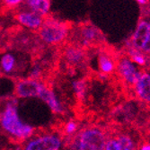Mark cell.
Masks as SVG:
<instances>
[{"label":"cell","mask_w":150,"mask_h":150,"mask_svg":"<svg viewBox=\"0 0 150 150\" xmlns=\"http://www.w3.org/2000/svg\"><path fill=\"white\" fill-rule=\"evenodd\" d=\"M64 129H65V133L67 134V136H72L77 130V124L76 123L75 121L70 120V121L67 122V123H66Z\"/></svg>","instance_id":"17"},{"label":"cell","mask_w":150,"mask_h":150,"mask_svg":"<svg viewBox=\"0 0 150 150\" xmlns=\"http://www.w3.org/2000/svg\"><path fill=\"white\" fill-rule=\"evenodd\" d=\"M106 136L98 128H88L81 131L73 141L72 150H104Z\"/></svg>","instance_id":"3"},{"label":"cell","mask_w":150,"mask_h":150,"mask_svg":"<svg viewBox=\"0 0 150 150\" xmlns=\"http://www.w3.org/2000/svg\"><path fill=\"white\" fill-rule=\"evenodd\" d=\"M135 89L141 100L150 103V75L147 73L140 74L139 78L135 84Z\"/></svg>","instance_id":"10"},{"label":"cell","mask_w":150,"mask_h":150,"mask_svg":"<svg viewBox=\"0 0 150 150\" xmlns=\"http://www.w3.org/2000/svg\"><path fill=\"white\" fill-rule=\"evenodd\" d=\"M139 3H140V4H146V1H141V0H139V1H138Z\"/></svg>","instance_id":"23"},{"label":"cell","mask_w":150,"mask_h":150,"mask_svg":"<svg viewBox=\"0 0 150 150\" xmlns=\"http://www.w3.org/2000/svg\"><path fill=\"white\" fill-rule=\"evenodd\" d=\"M130 57L132 58V60H131L132 62H135L139 65H145V63H146L145 58L141 55V54H139L138 50H133L130 52Z\"/></svg>","instance_id":"18"},{"label":"cell","mask_w":150,"mask_h":150,"mask_svg":"<svg viewBox=\"0 0 150 150\" xmlns=\"http://www.w3.org/2000/svg\"><path fill=\"white\" fill-rule=\"evenodd\" d=\"M102 34L96 27L92 25L82 26L79 30V38L81 40L82 45H89L95 42L100 40Z\"/></svg>","instance_id":"9"},{"label":"cell","mask_w":150,"mask_h":150,"mask_svg":"<svg viewBox=\"0 0 150 150\" xmlns=\"http://www.w3.org/2000/svg\"><path fill=\"white\" fill-rule=\"evenodd\" d=\"M104 150H120L118 139L114 138V139H111L107 140Z\"/></svg>","instance_id":"19"},{"label":"cell","mask_w":150,"mask_h":150,"mask_svg":"<svg viewBox=\"0 0 150 150\" xmlns=\"http://www.w3.org/2000/svg\"><path fill=\"white\" fill-rule=\"evenodd\" d=\"M38 98H40L42 102H44L54 113L60 114L63 112L64 108H63L60 101L57 97L55 93H54L51 89H50L47 86L44 85L42 86Z\"/></svg>","instance_id":"8"},{"label":"cell","mask_w":150,"mask_h":150,"mask_svg":"<svg viewBox=\"0 0 150 150\" xmlns=\"http://www.w3.org/2000/svg\"><path fill=\"white\" fill-rule=\"evenodd\" d=\"M147 32H148V23L145 21H141L139 23L131 40L134 50H142L146 40Z\"/></svg>","instance_id":"11"},{"label":"cell","mask_w":150,"mask_h":150,"mask_svg":"<svg viewBox=\"0 0 150 150\" xmlns=\"http://www.w3.org/2000/svg\"><path fill=\"white\" fill-rule=\"evenodd\" d=\"M69 33V27L65 23L56 19H44L39 30V37L46 44L56 45L61 43Z\"/></svg>","instance_id":"2"},{"label":"cell","mask_w":150,"mask_h":150,"mask_svg":"<svg viewBox=\"0 0 150 150\" xmlns=\"http://www.w3.org/2000/svg\"><path fill=\"white\" fill-rule=\"evenodd\" d=\"M62 140L56 134H43L32 139L23 150H60Z\"/></svg>","instance_id":"4"},{"label":"cell","mask_w":150,"mask_h":150,"mask_svg":"<svg viewBox=\"0 0 150 150\" xmlns=\"http://www.w3.org/2000/svg\"><path fill=\"white\" fill-rule=\"evenodd\" d=\"M24 4L28 10L44 17L50 10L51 3L50 0H28V1H25Z\"/></svg>","instance_id":"12"},{"label":"cell","mask_w":150,"mask_h":150,"mask_svg":"<svg viewBox=\"0 0 150 150\" xmlns=\"http://www.w3.org/2000/svg\"><path fill=\"white\" fill-rule=\"evenodd\" d=\"M141 50L146 52V53H150V23H148V32H147L146 42H145Z\"/></svg>","instance_id":"20"},{"label":"cell","mask_w":150,"mask_h":150,"mask_svg":"<svg viewBox=\"0 0 150 150\" xmlns=\"http://www.w3.org/2000/svg\"><path fill=\"white\" fill-rule=\"evenodd\" d=\"M73 89L78 97H82L86 91V83L83 80H76L73 82Z\"/></svg>","instance_id":"16"},{"label":"cell","mask_w":150,"mask_h":150,"mask_svg":"<svg viewBox=\"0 0 150 150\" xmlns=\"http://www.w3.org/2000/svg\"><path fill=\"white\" fill-rule=\"evenodd\" d=\"M16 67V58L13 53H4L0 58V69L6 75L13 73Z\"/></svg>","instance_id":"14"},{"label":"cell","mask_w":150,"mask_h":150,"mask_svg":"<svg viewBox=\"0 0 150 150\" xmlns=\"http://www.w3.org/2000/svg\"><path fill=\"white\" fill-rule=\"evenodd\" d=\"M118 72L120 76L130 85H135L140 76V73L129 59H120L118 64Z\"/></svg>","instance_id":"7"},{"label":"cell","mask_w":150,"mask_h":150,"mask_svg":"<svg viewBox=\"0 0 150 150\" xmlns=\"http://www.w3.org/2000/svg\"><path fill=\"white\" fill-rule=\"evenodd\" d=\"M4 3L8 7H16L20 4H23V1L22 0H5Z\"/></svg>","instance_id":"21"},{"label":"cell","mask_w":150,"mask_h":150,"mask_svg":"<svg viewBox=\"0 0 150 150\" xmlns=\"http://www.w3.org/2000/svg\"><path fill=\"white\" fill-rule=\"evenodd\" d=\"M66 60L72 65H80L84 61L85 53L82 48L77 46H70L65 50Z\"/></svg>","instance_id":"13"},{"label":"cell","mask_w":150,"mask_h":150,"mask_svg":"<svg viewBox=\"0 0 150 150\" xmlns=\"http://www.w3.org/2000/svg\"><path fill=\"white\" fill-rule=\"evenodd\" d=\"M16 21L22 25L30 30H40L42 27L44 18L37 13L30 11V10H23L20 11L16 16Z\"/></svg>","instance_id":"6"},{"label":"cell","mask_w":150,"mask_h":150,"mask_svg":"<svg viewBox=\"0 0 150 150\" xmlns=\"http://www.w3.org/2000/svg\"><path fill=\"white\" fill-rule=\"evenodd\" d=\"M140 150H150V145L146 144V145L142 146V147H141V149H140Z\"/></svg>","instance_id":"22"},{"label":"cell","mask_w":150,"mask_h":150,"mask_svg":"<svg viewBox=\"0 0 150 150\" xmlns=\"http://www.w3.org/2000/svg\"><path fill=\"white\" fill-rule=\"evenodd\" d=\"M98 65L99 69L103 74H110L113 72L115 69V64L113 59L108 56L107 54H100L98 58Z\"/></svg>","instance_id":"15"},{"label":"cell","mask_w":150,"mask_h":150,"mask_svg":"<svg viewBox=\"0 0 150 150\" xmlns=\"http://www.w3.org/2000/svg\"><path fill=\"white\" fill-rule=\"evenodd\" d=\"M44 84L39 80L31 78L21 79L16 82L15 93L19 98H35L38 97Z\"/></svg>","instance_id":"5"},{"label":"cell","mask_w":150,"mask_h":150,"mask_svg":"<svg viewBox=\"0 0 150 150\" xmlns=\"http://www.w3.org/2000/svg\"><path fill=\"white\" fill-rule=\"evenodd\" d=\"M0 126L16 140L28 139L34 132V128L21 119L15 102H9L0 112Z\"/></svg>","instance_id":"1"},{"label":"cell","mask_w":150,"mask_h":150,"mask_svg":"<svg viewBox=\"0 0 150 150\" xmlns=\"http://www.w3.org/2000/svg\"><path fill=\"white\" fill-rule=\"evenodd\" d=\"M0 38H1V34H0Z\"/></svg>","instance_id":"24"}]
</instances>
